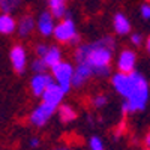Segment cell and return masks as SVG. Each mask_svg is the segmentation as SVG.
I'll return each mask as SVG.
<instances>
[{"instance_id":"7","label":"cell","mask_w":150,"mask_h":150,"mask_svg":"<svg viewBox=\"0 0 150 150\" xmlns=\"http://www.w3.org/2000/svg\"><path fill=\"white\" fill-rule=\"evenodd\" d=\"M54 15L50 11H44L42 14L39 15L36 21V27L39 30V33L42 36H53L54 29H56V21H54Z\"/></svg>"},{"instance_id":"24","label":"cell","mask_w":150,"mask_h":150,"mask_svg":"<svg viewBox=\"0 0 150 150\" xmlns=\"http://www.w3.org/2000/svg\"><path fill=\"white\" fill-rule=\"evenodd\" d=\"M131 42H132L134 45H141V42H143L141 35H138V33H132V35H131Z\"/></svg>"},{"instance_id":"3","label":"cell","mask_w":150,"mask_h":150,"mask_svg":"<svg viewBox=\"0 0 150 150\" xmlns=\"http://www.w3.org/2000/svg\"><path fill=\"white\" fill-rule=\"evenodd\" d=\"M53 36L56 38V41L62 44H69V45H80V35L77 33V27L72 18L68 15L62 20L59 24H56V29Z\"/></svg>"},{"instance_id":"16","label":"cell","mask_w":150,"mask_h":150,"mask_svg":"<svg viewBox=\"0 0 150 150\" xmlns=\"http://www.w3.org/2000/svg\"><path fill=\"white\" fill-rule=\"evenodd\" d=\"M44 60H45V63H47L48 68H53L57 63H60V62H62V51H60V48L50 47L48 48V53L44 56Z\"/></svg>"},{"instance_id":"1","label":"cell","mask_w":150,"mask_h":150,"mask_svg":"<svg viewBox=\"0 0 150 150\" xmlns=\"http://www.w3.org/2000/svg\"><path fill=\"white\" fill-rule=\"evenodd\" d=\"M114 90L125 99L122 110L125 114L143 111L149 102V83L140 72H117L111 77Z\"/></svg>"},{"instance_id":"15","label":"cell","mask_w":150,"mask_h":150,"mask_svg":"<svg viewBox=\"0 0 150 150\" xmlns=\"http://www.w3.org/2000/svg\"><path fill=\"white\" fill-rule=\"evenodd\" d=\"M17 29V21L12 18L11 14H0V33L11 35Z\"/></svg>"},{"instance_id":"21","label":"cell","mask_w":150,"mask_h":150,"mask_svg":"<svg viewBox=\"0 0 150 150\" xmlns=\"http://www.w3.org/2000/svg\"><path fill=\"white\" fill-rule=\"evenodd\" d=\"M107 102H108V98L105 95H96L93 98V101H92V104L95 105V108H102V107L107 105Z\"/></svg>"},{"instance_id":"29","label":"cell","mask_w":150,"mask_h":150,"mask_svg":"<svg viewBox=\"0 0 150 150\" xmlns=\"http://www.w3.org/2000/svg\"><path fill=\"white\" fill-rule=\"evenodd\" d=\"M147 2H150V0H147Z\"/></svg>"},{"instance_id":"2","label":"cell","mask_w":150,"mask_h":150,"mask_svg":"<svg viewBox=\"0 0 150 150\" xmlns=\"http://www.w3.org/2000/svg\"><path fill=\"white\" fill-rule=\"evenodd\" d=\"M116 47V41L111 36H105L89 44H80L75 48L74 60L77 63H86L93 71V77L104 78L111 72L112 51Z\"/></svg>"},{"instance_id":"20","label":"cell","mask_w":150,"mask_h":150,"mask_svg":"<svg viewBox=\"0 0 150 150\" xmlns=\"http://www.w3.org/2000/svg\"><path fill=\"white\" fill-rule=\"evenodd\" d=\"M89 150H105V146L99 137H92L89 140Z\"/></svg>"},{"instance_id":"14","label":"cell","mask_w":150,"mask_h":150,"mask_svg":"<svg viewBox=\"0 0 150 150\" xmlns=\"http://www.w3.org/2000/svg\"><path fill=\"white\" fill-rule=\"evenodd\" d=\"M48 8L56 18H65L68 15L66 0H48Z\"/></svg>"},{"instance_id":"5","label":"cell","mask_w":150,"mask_h":150,"mask_svg":"<svg viewBox=\"0 0 150 150\" xmlns=\"http://www.w3.org/2000/svg\"><path fill=\"white\" fill-rule=\"evenodd\" d=\"M57 107L54 105H50V104H45V102H41L38 105L30 114V123L35 125V126L41 128L44 125L48 123V120L53 117V114L56 112Z\"/></svg>"},{"instance_id":"27","label":"cell","mask_w":150,"mask_h":150,"mask_svg":"<svg viewBox=\"0 0 150 150\" xmlns=\"http://www.w3.org/2000/svg\"><path fill=\"white\" fill-rule=\"evenodd\" d=\"M146 48H147V51H149V54H150V36L147 38V41H146Z\"/></svg>"},{"instance_id":"26","label":"cell","mask_w":150,"mask_h":150,"mask_svg":"<svg viewBox=\"0 0 150 150\" xmlns=\"http://www.w3.org/2000/svg\"><path fill=\"white\" fill-rule=\"evenodd\" d=\"M30 146L32 147H38L39 146V138H38V137H33V138L30 140Z\"/></svg>"},{"instance_id":"19","label":"cell","mask_w":150,"mask_h":150,"mask_svg":"<svg viewBox=\"0 0 150 150\" xmlns=\"http://www.w3.org/2000/svg\"><path fill=\"white\" fill-rule=\"evenodd\" d=\"M47 63H45V60L44 59H41V57H38L36 60H33V63H32V69H33V72H36V74H45V71H47Z\"/></svg>"},{"instance_id":"6","label":"cell","mask_w":150,"mask_h":150,"mask_svg":"<svg viewBox=\"0 0 150 150\" xmlns=\"http://www.w3.org/2000/svg\"><path fill=\"white\" fill-rule=\"evenodd\" d=\"M65 92H63V89L57 84V83H51L47 89H45V92H44V95L41 96L42 98V102H45V104H50V105H54V107H60V104H62V101H63V98H65Z\"/></svg>"},{"instance_id":"22","label":"cell","mask_w":150,"mask_h":150,"mask_svg":"<svg viewBox=\"0 0 150 150\" xmlns=\"http://www.w3.org/2000/svg\"><path fill=\"white\" fill-rule=\"evenodd\" d=\"M48 45H45V44H39L36 47V54H38V57H41V59H44V56L48 53Z\"/></svg>"},{"instance_id":"28","label":"cell","mask_w":150,"mask_h":150,"mask_svg":"<svg viewBox=\"0 0 150 150\" xmlns=\"http://www.w3.org/2000/svg\"><path fill=\"white\" fill-rule=\"evenodd\" d=\"M54 150H71L69 147H66V146H59V147H56Z\"/></svg>"},{"instance_id":"10","label":"cell","mask_w":150,"mask_h":150,"mask_svg":"<svg viewBox=\"0 0 150 150\" xmlns=\"http://www.w3.org/2000/svg\"><path fill=\"white\" fill-rule=\"evenodd\" d=\"M11 63L12 66H14V69L21 74L24 72V69H26V63H27V54H26V50H24L23 45H15L14 48L11 50Z\"/></svg>"},{"instance_id":"8","label":"cell","mask_w":150,"mask_h":150,"mask_svg":"<svg viewBox=\"0 0 150 150\" xmlns=\"http://www.w3.org/2000/svg\"><path fill=\"white\" fill-rule=\"evenodd\" d=\"M135 65H137V54L132 51V50H123V51L119 54V57H117V69H119V72H125V74L134 72Z\"/></svg>"},{"instance_id":"13","label":"cell","mask_w":150,"mask_h":150,"mask_svg":"<svg viewBox=\"0 0 150 150\" xmlns=\"http://www.w3.org/2000/svg\"><path fill=\"white\" fill-rule=\"evenodd\" d=\"M36 27V21L33 20V17L30 15H24L20 23H17V30H18V35L23 36V38H26L29 36Z\"/></svg>"},{"instance_id":"30","label":"cell","mask_w":150,"mask_h":150,"mask_svg":"<svg viewBox=\"0 0 150 150\" xmlns=\"http://www.w3.org/2000/svg\"><path fill=\"white\" fill-rule=\"evenodd\" d=\"M0 2H2V0H0Z\"/></svg>"},{"instance_id":"4","label":"cell","mask_w":150,"mask_h":150,"mask_svg":"<svg viewBox=\"0 0 150 150\" xmlns=\"http://www.w3.org/2000/svg\"><path fill=\"white\" fill-rule=\"evenodd\" d=\"M74 71H75V68L72 66V63L65 62V60H62L60 63H57L56 66L51 68V72H53V77H54L56 83L63 89L65 93H68L72 87Z\"/></svg>"},{"instance_id":"11","label":"cell","mask_w":150,"mask_h":150,"mask_svg":"<svg viewBox=\"0 0 150 150\" xmlns=\"http://www.w3.org/2000/svg\"><path fill=\"white\" fill-rule=\"evenodd\" d=\"M53 83V78L48 74H36L30 80V89L35 96H42L45 89Z\"/></svg>"},{"instance_id":"12","label":"cell","mask_w":150,"mask_h":150,"mask_svg":"<svg viewBox=\"0 0 150 150\" xmlns=\"http://www.w3.org/2000/svg\"><path fill=\"white\" fill-rule=\"evenodd\" d=\"M112 29L117 35H128L131 32V23L128 17H125L123 14H116L112 18Z\"/></svg>"},{"instance_id":"25","label":"cell","mask_w":150,"mask_h":150,"mask_svg":"<svg viewBox=\"0 0 150 150\" xmlns=\"http://www.w3.org/2000/svg\"><path fill=\"white\" fill-rule=\"evenodd\" d=\"M144 146L147 147V150H150V132H147V135L144 137Z\"/></svg>"},{"instance_id":"9","label":"cell","mask_w":150,"mask_h":150,"mask_svg":"<svg viewBox=\"0 0 150 150\" xmlns=\"http://www.w3.org/2000/svg\"><path fill=\"white\" fill-rule=\"evenodd\" d=\"M93 77V71L89 65L86 63H77L74 71V78H72V87H83L87 81Z\"/></svg>"},{"instance_id":"17","label":"cell","mask_w":150,"mask_h":150,"mask_svg":"<svg viewBox=\"0 0 150 150\" xmlns=\"http://www.w3.org/2000/svg\"><path fill=\"white\" fill-rule=\"evenodd\" d=\"M59 119L63 123H71L77 119V111H75L71 105H60L59 108Z\"/></svg>"},{"instance_id":"23","label":"cell","mask_w":150,"mask_h":150,"mask_svg":"<svg viewBox=\"0 0 150 150\" xmlns=\"http://www.w3.org/2000/svg\"><path fill=\"white\" fill-rule=\"evenodd\" d=\"M140 12H141V17L144 20H150V5L149 3H144L141 8H140Z\"/></svg>"},{"instance_id":"18","label":"cell","mask_w":150,"mask_h":150,"mask_svg":"<svg viewBox=\"0 0 150 150\" xmlns=\"http://www.w3.org/2000/svg\"><path fill=\"white\" fill-rule=\"evenodd\" d=\"M21 5V0H2L0 2V9L3 14H9V12L15 11Z\"/></svg>"}]
</instances>
